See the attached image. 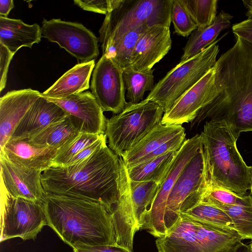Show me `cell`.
I'll return each mask as SVG.
<instances>
[{
  "label": "cell",
  "mask_w": 252,
  "mask_h": 252,
  "mask_svg": "<svg viewBox=\"0 0 252 252\" xmlns=\"http://www.w3.org/2000/svg\"><path fill=\"white\" fill-rule=\"evenodd\" d=\"M235 38L214 65L217 94L199 111L190 128L205 119L224 122L237 139L242 132L252 131V43Z\"/></svg>",
  "instance_id": "1"
},
{
  "label": "cell",
  "mask_w": 252,
  "mask_h": 252,
  "mask_svg": "<svg viewBox=\"0 0 252 252\" xmlns=\"http://www.w3.org/2000/svg\"><path fill=\"white\" fill-rule=\"evenodd\" d=\"M119 158L106 143L76 164L43 171L42 186L48 193L100 203L111 214L119 200Z\"/></svg>",
  "instance_id": "2"
},
{
  "label": "cell",
  "mask_w": 252,
  "mask_h": 252,
  "mask_svg": "<svg viewBox=\"0 0 252 252\" xmlns=\"http://www.w3.org/2000/svg\"><path fill=\"white\" fill-rule=\"evenodd\" d=\"M47 225L72 248L115 244L110 214L102 204L46 192Z\"/></svg>",
  "instance_id": "3"
},
{
  "label": "cell",
  "mask_w": 252,
  "mask_h": 252,
  "mask_svg": "<svg viewBox=\"0 0 252 252\" xmlns=\"http://www.w3.org/2000/svg\"><path fill=\"white\" fill-rule=\"evenodd\" d=\"M207 188H219L248 195L252 185L251 166L243 160L237 139L224 122L206 121L201 133Z\"/></svg>",
  "instance_id": "4"
},
{
  "label": "cell",
  "mask_w": 252,
  "mask_h": 252,
  "mask_svg": "<svg viewBox=\"0 0 252 252\" xmlns=\"http://www.w3.org/2000/svg\"><path fill=\"white\" fill-rule=\"evenodd\" d=\"M242 240L234 228L202 222L181 214L156 244L159 252H232Z\"/></svg>",
  "instance_id": "5"
},
{
  "label": "cell",
  "mask_w": 252,
  "mask_h": 252,
  "mask_svg": "<svg viewBox=\"0 0 252 252\" xmlns=\"http://www.w3.org/2000/svg\"><path fill=\"white\" fill-rule=\"evenodd\" d=\"M172 0H115L99 29L101 46L141 25L169 28Z\"/></svg>",
  "instance_id": "6"
},
{
  "label": "cell",
  "mask_w": 252,
  "mask_h": 252,
  "mask_svg": "<svg viewBox=\"0 0 252 252\" xmlns=\"http://www.w3.org/2000/svg\"><path fill=\"white\" fill-rule=\"evenodd\" d=\"M163 113L160 106L146 98L137 103L127 102L121 113L107 120L109 148L122 158L161 123Z\"/></svg>",
  "instance_id": "7"
},
{
  "label": "cell",
  "mask_w": 252,
  "mask_h": 252,
  "mask_svg": "<svg viewBox=\"0 0 252 252\" xmlns=\"http://www.w3.org/2000/svg\"><path fill=\"white\" fill-rule=\"evenodd\" d=\"M222 37L195 56L180 62L155 85L146 99L158 104L164 113L168 111L214 66L219 52L217 43Z\"/></svg>",
  "instance_id": "8"
},
{
  "label": "cell",
  "mask_w": 252,
  "mask_h": 252,
  "mask_svg": "<svg viewBox=\"0 0 252 252\" xmlns=\"http://www.w3.org/2000/svg\"><path fill=\"white\" fill-rule=\"evenodd\" d=\"M0 242L14 237L34 240L47 225L43 202L14 197L0 182Z\"/></svg>",
  "instance_id": "9"
},
{
  "label": "cell",
  "mask_w": 252,
  "mask_h": 252,
  "mask_svg": "<svg viewBox=\"0 0 252 252\" xmlns=\"http://www.w3.org/2000/svg\"><path fill=\"white\" fill-rule=\"evenodd\" d=\"M202 146V136L197 134L186 140L173 160L156 196L143 219L141 229L155 237L160 238L166 234L164 215L168 196L181 172Z\"/></svg>",
  "instance_id": "10"
},
{
  "label": "cell",
  "mask_w": 252,
  "mask_h": 252,
  "mask_svg": "<svg viewBox=\"0 0 252 252\" xmlns=\"http://www.w3.org/2000/svg\"><path fill=\"white\" fill-rule=\"evenodd\" d=\"M41 30L42 37L57 43L79 63L90 62L99 55L97 38L80 23L44 19Z\"/></svg>",
  "instance_id": "11"
},
{
  "label": "cell",
  "mask_w": 252,
  "mask_h": 252,
  "mask_svg": "<svg viewBox=\"0 0 252 252\" xmlns=\"http://www.w3.org/2000/svg\"><path fill=\"white\" fill-rule=\"evenodd\" d=\"M91 89L103 112L118 114L127 104L123 70L106 55H102L94 66Z\"/></svg>",
  "instance_id": "12"
},
{
  "label": "cell",
  "mask_w": 252,
  "mask_h": 252,
  "mask_svg": "<svg viewBox=\"0 0 252 252\" xmlns=\"http://www.w3.org/2000/svg\"><path fill=\"white\" fill-rule=\"evenodd\" d=\"M205 171L202 145L181 172L168 196L164 215L167 233L179 219L181 207L185 200L197 191L206 190Z\"/></svg>",
  "instance_id": "13"
},
{
  "label": "cell",
  "mask_w": 252,
  "mask_h": 252,
  "mask_svg": "<svg viewBox=\"0 0 252 252\" xmlns=\"http://www.w3.org/2000/svg\"><path fill=\"white\" fill-rule=\"evenodd\" d=\"M60 106L80 133H105L107 120L93 94L81 92L63 98H47Z\"/></svg>",
  "instance_id": "14"
},
{
  "label": "cell",
  "mask_w": 252,
  "mask_h": 252,
  "mask_svg": "<svg viewBox=\"0 0 252 252\" xmlns=\"http://www.w3.org/2000/svg\"><path fill=\"white\" fill-rule=\"evenodd\" d=\"M215 78L214 66L163 114L161 123L171 126L191 123L199 111L216 96L218 91Z\"/></svg>",
  "instance_id": "15"
},
{
  "label": "cell",
  "mask_w": 252,
  "mask_h": 252,
  "mask_svg": "<svg viewBox=\"0 0 252 252\" xmlns=\"http://www.w3.org/2000/svg\"><path fill=\"white\" fill-rule=\"evenodd\" d=\"M0 182L14 197L43 202L46 194L41 181L42 171L18 165L0 154Z\"/></svg>",
  "instance_id": "16"
},
{
  "label": "cell",
  "mask_w": 252,
  "mask_h": 252,
  "mask_svg": "<svg viewBox=\"0 0 252 252\" xmlns=\"http://www.w3.org/2000/svg\"><path fill=\"white\" fill-rule=\"evenodd\" d=\"M120 184L118 203L110 214L115 234V244L133 251V241L138 231L132 203L130 179L127 168L122 158H119Z\"/></svg>",
  "instance_id": "17"
},
{
  "label": "cell",
  "mask_w": 252,
  "mask_h": 252,
  "mask_svg": "<svg viewBox=\"0 0 252 252\" xmlns=\"http://www.w3.org/2000/svg\"><path fill=\"white\" fill-rule=\"evenodd\" d=\"M169 28L161 26L149 27L136 43L131 55L130 68L137 71L152 69L171 48Z\"/></svg>",
  "instance_id": "18"
},
{
  "label": "cell",
  "mask_w": 252,
  "mask_h": 252,
  "mask_svg": "<svg viewBox=\"0 0 252 252\" xmlns=\"http://www.w3.org/2000/svg\"><path fill=\"white\" fill-rule=\"evenodd\" d=\"M31 89L8 92L0 98V146L1 150L20 122L40 95Z\"/></svg>",
  "instance_id": "19"
},
{
  "label": "cell",
  "mask_w": 252,
  "mask_h": 252,
  "mask_svg": "<svg viewBox=\"0 0 252 252\" xmlns=\"http://www.w3.org/2000/svg\"><path fill=\"white\" fill-rule=\"evenodd\" d=\"M67 116L58 104L40 95L16 126L10 139H30Z\"/></svg>",
  "instance_id": "20"
},
{
  "label": "cell",
  "mask_w": 252,
  "mask_h": 252,
  "mask_svg": "<svg viewBox=\"0 0 252 252\" xmlns=\"http://www.w3.org/2000/svg\"><path fill=\"white\" fill-rule=\"evenodd\" d=\"M57 151L34 145L28 139H10L0 150V154L15 164L43 172L53 165Z\"/></svg>",
  "instance_id": "21"
},
{
  "label": "cell",
  "mask_w": 252,
  "mask_h": 252,
  "mask_svg": "<svg viewBox=\"0 0 252 252\" xmlns=\"http://www.w3.org/2000/svg\"><path fill=\"white\" fill-rule=\"evenodd\" d=\"M185 131L182 125L168 126L160 123L124 154L122 158L126 168L139 164L162 144Z\"/></svg>",
  "instance_id": "22"
},
{
  "label": "cell",
  "mask_w": 252,
  "mask_h": 252,
  "mask_svg": "<svg viewBox=\"0 0 252 252\" xmlns=\"http://www.w3.org/2000/svg\"><path fill=\"white\" fill-rule=\"evenodd\" d=\"M95 61L78 63L67 71L40 95L47 98H63L83 92L89 88L91 75Z\"/></svg>",
  "instance_id": "23"
},
{
  "label": "cell",
  "mask_w": 252,
  "mask_h": 252,
  "mask_svg": "<svg viewBox=\"0 0 252 252\" xmlns=\"http://www.w3.org/2000/svg\"><path fill=\"white\" fill-rule=\"evenodd\" d=\"M41 37V27L37 24L28 25L20 19L0 16V43L13 54L23 47L32 48Z\"/></svg>",
  "instance_id": "24"
},
{
  "label": "cell",
  "mask_w": 252,
  "mask_h": 252,
  "mask_svg": "<svg viewBox=\"0 0 252 252\" xmlns=\"http://www.w3.org/2000/svg\"><path fill=\"white\" fill-rule=\"evenodd\" d=\"M232 18L233 16L221 10L212 25L201 30H194L183 49L180 62L195 56L215 42L220 33L229 27Z\"/></svg>",
  "instance_id": "25"
},
{
  "label": "cell",
  "mask_w": 252,
  "mask_h": 252,
  "mask_svg": "<svg viewBox=\"0 0 252 252\" xmlns=\"http://www.w3.org/2000/svg\"><path fill=\"white\" fill-rule=\"evenodd\" d=\"M150 27L141 25L101 46L102 55L110 58L123 71L130 68L133 51L139 38Z\"/></svg>",
  "instance_id": "26"
},
{
  "label": "cell",
  "mask_w": 252,
  "mask_h": 252,
  "mask_svg": "<svg viewBox=\"0 0 252 252\" xmlns=\"http://www.w3.org/2000/svg\"><path fill=\"white\" fill-rule=\"evenodd\" d=\"M178 153V151H170L127 168L130 180L134 182L153 181L160 185Z\"/></svg>",
  "instance_id": "27"
},
{
  "label": "cell",
  "mask_w": 252,
  "mask_h": 252,
  "mask_svg": "<svg viewBox=\"0 0 252 252\" xmlns=\"http://www.w3.org/2000/svg\"><path fill=\"white\" fill-rule=\"evenodd\" d=\"M80 133L67 116L28 140L34 145L58 150Z\"/></svg>",
  "instance_id": "28"
},
{
  "label": "cell",
  "mask_w": 252,
  "mask_h": 252,
  "mask_svg": "<svg viewBox=\"0 0 252 252\" xmlns=\"http://www.w3.org/2000/svg\"><path fill=\"white\" fill-rule=\"evenodd\" d=\"M159 186L153 181L130 180L131 197L138 230L141 229L144 217L156 196Z\"/></svg>",
  "instance_id": "29"
},
{
  "label": "cell",
  "mask_w": 252,
  "mask_h": 252,
  "mask_svg": "<svg viewBox=\"0 0 252 252\" xmlns=\"http://www.w3.org/2000/svg\"><path fill=\"white\" fill-rule=\"evenodd\" d=\"M154 69L146 71H137L128 68L123 71L126 94L129 102L137 103L143 100L146 91L154 88Z\"/></svg>",
  "instance_id": "30"
},
{
  "label": "cell",
  "mask_w": 252,
  "mask_h": 252,
  "mask_svg": "<svg viewBox=\"0 0 252 252\" xmlns=\"http://www.w3.org/2000/svg\"><path fill=\"white\" fill-rule=\"evenodd\" d=\"M181 214L202 222L234 229L231 219L223 210L201 201Z\"/></svg>",
  "instance_id": "31"
},
{
  "label": "cell",
  "mask_w": 252,
  "mask_h": 252,
  "mask_svg": "<svg viewBox=\"0 0 252 252\" xmlns=\"http://www.w3.org/2000/svg\"><path fill=\"white\" fill-rule=\"evenodd\" d=\"M211 204L220 208L228 215L234 229L243 240H252V202L243 205Z\"/></svg>",
  "instance_id": "32"
},
{
  "label": "cell",
  "mask_w": 252,
  "mask_h": 252,
  "mask_svg": "<svg viewBox=\"0 0 252 252\" xmlns=\"http://www.w3.org/2000/svg\"><path fill=\"white\" fill-rule=\"evenodd\" d=\"M197 26L204 29L213 24L217 17V0H180Z\"/></svg>",
  "instance_id": "33"
},
{
  "label": "cell",
  "mask_w": 252,
  "mask_h": 252,
  "mask_svg": "<svg viewBox=\"0 0 252 252\" xmlns=\"http://www.w3.org/2000/svg\"><path fill=\"white\" fill-rule=\"evenodd\" d=\"M101 134L80 133L59 149L53 160V166L64 167L70 160L86 147L97 140Z\"/></svg>",
  "instance_id": "34"
},
{
  "label": "cell",
  "mask_w": 252,
  "mask_h": 252,
  "mask_svg": "<svg viewBox=\"0 0 252 252\" xmlns=\"http://www.w3.org/2000/svg\"><path fill=\"white\" fill-rule=\"evenodd\" d=\"M171 18L174 33L179 35L187 37L197 29L196 24L180 0H172Z\"/></svg>",
  "instance_id": "35"
},
{
  "label": "cell",
  "mask_w": 252,
  "mask_h": 252,
  "mask_svg": "<svg viewBox=\"0 0 252 252\" xmlns=\"http://www.w3.org/2000/svg\"><path fill=\"white\" fill-rule=\"evenodd\" d=\"M200 201L210 204L220 203L225 205H243L252 202L249 194L240 196L219 188H207Z\"/></svg>",
  "instance_id": "36"
},
{
  "label": "cell",
  "mask_w": 252,
  "mask_h": 252,
  "mask_svg": "<svg viewBox=\"0 0 252 252\" xmlns=\"http://www.w3.org/2000/svg\"><path fill=\"white\" fill-rule=\"evenodd\" d=\"M82 9L106 15L113 8L115 0H74Z\"/></svg>",
  "instance_id": "37"
},
{
  "label": "cell",
  "mask_w": 252,
  "mask_h": 252,
  "mask_svg": "<svg viewBox=\"0 0 252 252\" xmlns=\"http://www.w3.org/2000/svg\"><path fill=\"white\" fill-rule=\"evenodd\" d=\"M14 55L4 45L0 43V91L5 87L10 63Z\"/></svg>",
  "instance_id": "38"
},
{
  "label": "cell",
  "mask_w": 252,
  "mask_h": 252,
  "mask_svg": "<svg viewBox=\"0 0 252 252\" xmlns=\"http://www.w3.org/2000/svg\"><path fill=\"white\" fill-rule=\"evenodd\" d=\"M73 250L74 252H131L116 244L79 247Z\"/></svg>",
  "instance_id": "39"
},
{
  "label": "cell",
  "mask_w": 252,
  "mask_h": 252,
  "mask_svg": "<svg viewBox=\"0 0 252 252\" xmlns=\"http://www.w3.org/2000/svg\"><path fill=\"white\" fill-rule=\"evenodd\" d=\"M234 35L252 43V19H247L232 26Z\"/></svg>",
  "instance_id": "40"
},
{
  "label": "cell",
  "mask_w": 252,
  "mask_h": 252,
  "mask_svg": "<svg viewBox=\"0 0 252 252\" xmlns=\"http://www.w3.org/2000/svg\"><path fill=\"white\" fill-rule=\"evenodd\" d=\"M13 7L12 0H0V16L8 18L10 11Z\"/></svg>",
  "instance_id": "41"
},
{
  "label": "cell",
  "mask_w": 252,
  "mask_h": 252,
  "mask_svg": "<svg viewBox=\"0 0 252 252\" xmlns=\"http://www.w3.org/2000/svg\"><path fill=\"white\" fill-rule=\"evenodd\" d=\"M242 2L245 8L247 9L246 16L248 19H252V0H243Z\"/></svg>",
  "instance_id": "42"
},
{
  "label": "cell",
  "mask_w": 252,
  "mask_h": 252,
  "mask_svg": "<svg viewBox=\"0 0 252 252\" xmlns=\"http://www.w3.org/2000/svg\"><path fill=\"white\" fill-rule=\"evenodd\" d=\"M232 252H250V245L242 242Z\"/></svg>",
  "instance_id": "43"
},
{
  "label": "cell",
  "mask_w": 252,
  "mask_h": 252,
  "mask_svg": "<svg viewBox=\"0 0 252 252\" xmlns=\"http://www.w3.org/2000/svg\"><path fill=\"white\" fill-rule=\"evenodd\" d=\"M251 176H252V185H251V188L250 189V192L249 194V195L250 196L252 200V166H251Z\"/></svg>",
  "instance_id": "44"
},
{
  "label": "cell",
  "mask_w": 252,
  "mask_h": 252,
  "mask_svg": "<svg viewBox=\"0 0 252 252\" xmlns=\"http://www.w3.org/2000/svg\"><path fill=\"white\" fill-rule=\"evenodd\" d=\"M250 245V252H252V240Z\"/></svg>",
  "instance_id": "45"
}]
</instances>
